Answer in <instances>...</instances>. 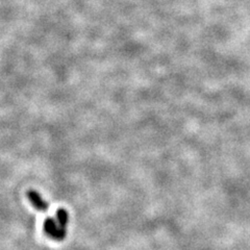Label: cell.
<instances>
[{
    "mask_svg": "<svg viewBox=\"0 0 250 250\" xmlns=\"http://www.w3.org/2000/svg\"><path fill=\"white\" fill-rule=\"evenodd\" d=\"M44 229L49 237L57 241H62L67 236V229L62 226L53 218H47L44 223Z\"/></svg>",
    "mask_w": 250,
    "mask_h": 250,
    "instance_id": "6da1fadb",
    "label": "cell"
},
{
    "mask_svg": "<svg viewBox=\"0 0 250 250\" xmlns=\"http://www.w3.org/2000/svg\"><path fill=\"white\" fill-rule=\"evenodd\" d=\"M27 196L28 199L30 200V202L33 203V206L39 209V210H42V212H46L47 209H48V203H47L40 194H39L37 191L35 190H29L27 192Z\"/></svg>",
    "mask_w": 250,
    "mask_h": 250,
    "instance_id": "7a4b0ae2",
    "label": "cell"
},
{
    "mask_svg": "<svg viewBox=\"0 0 250 250\" xmlns=\"http://www.w3.org/2000/svg\"><path fill=\"white\" fill-rule=\"evenodd\" d=\"M57 221L62 226V228L67 229L69 223V214L66 209L60 208L57 212Z\"/></svg>",
    "mask_w": 250,
    "mask_h": 250,
    "instance_id": "3957f363",
    "label": "cell"
}]
</instances>
